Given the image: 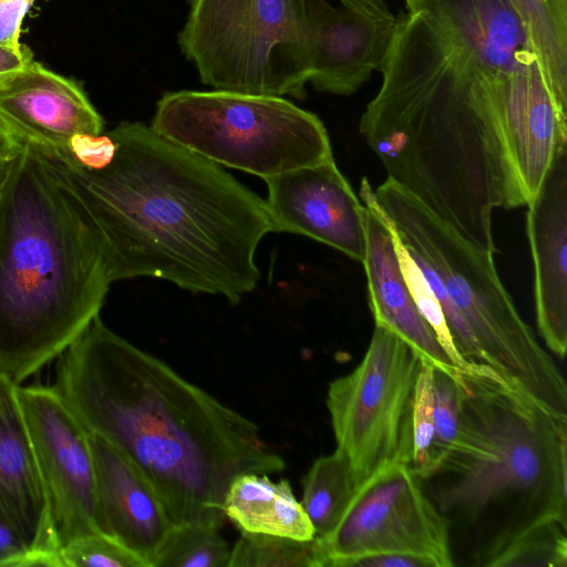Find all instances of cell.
<instances>
[{"label": "cell", "mask_w": 567, "mask_h": 567, "mask_svg": "<svg viewBox=\"0 0 567 567\" xmlns=\"http://www.w3.org/2000/svg\"><path fill=\"white\" fill-rule=\"evenodd\" d=\"M359 130L388 178L476 247L496 252L493 210L526 205L499 123L505 85L421 7L404 4Z\"/></svg>", "instance_id": "obj_2"}, {"label": "cell", "mask_w": 567, "mask_h": 567, "mask_svg": "<svg viewBox=\"0 0 567 567\" xmlns=\"http://www.w3.org/2000/svg\"><path fill=\"white\" fill-rule=\"evenodd\" d=\"M394 230V229H393ZM395 233V231H394ZM396 245L400 256V262L403 274L409 284L412 296L415 300L417 309L420 310L423 318L430 324L434 331L441 346L453 361V363L462 369L466 367V362L461 358L456 351L451 333L449 331L445 318L443 316L441 306L431 290L430 286L425 281L421 270L415 265L413 259L410 257L399 238L396 237Z\"/></svg>", "instance_id": "obj_28"}, {"label": "cell", "mask_w": 567, "mask_h": 567, "mask_svg": "<svg viewBox=\"0 0 567 567\" xmlns=\"http://www.w3.org/2000/svg\"><path fill=\"white\" fill-rule=\"evenodd\" d=\"M107 134L95 167L40 150L91 217L112 282L155 277L233 303L251 292L257 247L274 231L265 200L151 126L123 122Z\"/></svg>", "instance_id": "obj_1"}, {"label": "cell", "mask_w": 567, "mask_h": 567, "mask_svg": "<svg viewBox=\"0 0 567 567\" xmlns=\"http://www.w3.org/2000/svg\"><path fill=\"white\" fill-rule=\"evenodd\" d=\"M228 567H324L318 538L290 537L241 532L231 548Z\"/></svg>", "instance_id": "obj_23"}, {"label": "cell", "mask_w": 567, "mask_h": 567, "mask_svg": "<svg viewBox=\"0 0 567 567\" xmlns=\"http://www.w3.org/2000/svg\"><path fill=\"white\" fill-rule=\"evenodd\" d=\"M18 393L60 548L103 533L90 433L53 386L19 384Z\"/></svg>", "instance_id": "obj_11"}, {"label": "cell", "mask_w": 567, "mask_h": 567, "mask_svg": "<svg viewBox=\"0 0 567 567\" xmlns=\"http://www.w3.org/2000/svg\"><path fill=\"white\" fill-rule=\"evenodd\" d=\"M11 163H12V161L11 162H0V192L6 182Z\"/></svg>", "instance_id": "obj_34"}, {"label": "cell", "mask_w": 567, "mask_h": 567, "mask_svg": "<svg viewBox=\"0 0 567 567\" xmlns=\"http://www.w3.org/2000/svg\"><path fill=\"white\" fill-rule=\"evenodd\" d=\"M18 386L0 372V522L27 548L60 554Z\"/></svg>", "instance_id": "obj_16"}, {"label": "cell", "mask_w": 567, "mask_h": 567, "mask_svg": "<svg viewBox=\"0 0 567 567\" xmlns=\"http://www.w3.org/2000/svg\"><path fill=\"white\" fill-rule=\"evenodd\" d=\"M482 566L566 567V522L549 518L524 528L492 551Z\"/></svg>", "instance_id": "obj_22"}, {"label": "cell", "mask_w": 567, "mask_h": 567, "mask_svg": "<svg viewBox=\"0 0 567 567\" xmlns=\"http://www.w3.org/2000/svg\"><path fill=\"white\" fill-rule=\"evenodd\" d=\"M312 34L309 83L321 92H357L386 55L396 16L385 0H306Z\"/></svg>", "instance_id": "obj_12"}, {"label": "cell", "mask_w": 567, "mask_h": 567, "mask_svg": "<svg viewBox=\"0 0 567 567\" xmlns=\"http://www.w3.org/2000/svg\"><path fill=\"white\" fill-rule=\"evenodd\" d=\"M355 492L349 460L340 450L312 463L302 480L300 503L317 537H324L337 527Z\"/></svg>", "instance_id": "obj_20"}, {"label": "cell", "mask_w": 567, "mask_h": 567, "mask_svg": "<svg viewBox=\"0 0 567 567\" xmlns=\"http://www.w3.org/2000/svg\"><path fill=\"white\" fill-rule=\"evenodd\" d=\"M35 0H0V45L20 48L22 20Z\"/></svg>", "instance_id": "obj_29"}, {"label": "cell", "mask_w": 567, "mask_h": 567, "mask_svg": "<svg viewBox=\"0 0 567 567\" xmlns=\"http://www.w3.org/2000/svg\"><path fill=\"white\" fill-rule=\"evenodd\" d=\"M422 358L375 324L367 352L327 393L337 449L349 460L357 491L394 464L410 465L412 411Z\"/></svg>", "instance_id": "obj_9"}, {"label": "cell", "mask_w": 567, "mask_h": 567, "mask_svg": "<svg viewBox=\"0 0 567 567\" xmlns=\"http://www.w3.org/2000/svg\"><path fill=\"white\" fill-rule=\"evenodd\" d=\"M25 144L0 116V162L13 161L24 150Z\"/></svg>", "instance_id": "obj_33"}, {"label": "cell", "mask_w": 567, "mask_h": 567, "mask_svg": "<svg viewBox=\"0 0 567 567\" xmlns=\"http://www.w3.org/2000/svg\"><path fill=\"white\" fill-rule=\"evenodd\" d=\"M224 513L240 532L309 540L316 536L301 503L286 480L274 482L268 474L246 473L229 485Z\"/></svg>", "instance_id": "obj_19"}, {"label": "cell", "mask_w": 567, "mask_h": 567, "mask_svg": "<svg viewBox=\"0 0 567 567\" xmlns=\"http://www.w3.org/2000/svg\"><path fill=\"white\" fill-rule=\"evenodd\" d=\"M63 567H147L146 563L104 533L76 538L60 548Z\"/></svg>", "instance_id": "obj_27"}, {"label": "cell", "mask_w": 567, "mask_h": 567, "mask_svg": "<svg viewBox=\"0 0 567 567\" xmlns=\"http://www.w3.org/2000/svg\"><path fill=\"white\" fill-rule=\"evenodd\" d=\"M53 388L86 431L144 475L174 525L219 528L230 483L284 458L258 426L96 317L58 358Z\"/></svg>", "instance_id": "obj_3"}, {"label": "cell", "mask_w": 567, "mask_h": 567, "mask_svg": "<svg viewBox=\"0 0 567 567\" xmlns=\"http://www.w3.org/2000/svg\"><path fill=\"white\" fill-rule=\"evenodd\" d=\"M111 284L86 209L27 142L0 192V372L20 384L59 358L99 317Z\"/></svg>", "instance_id": "obj_4"}, {"label": "cell", "mask_w": 567, "mask_h": 567, "mask_svg": "<svg viewBox=\"0 0 567 567\" xmlns=\"http://www.w3.org/2000/svg\"><path fill=\"white\" fill-rule=\"evenodd\" d=\"M102 530L152 567L174 527L155 489L116 447L90 433Z\"/></svg>", "instance_id": "obj_18"}, {"label": "cell", "mask_w": 567, "mask_h": 567, "mask_svg": "<svg viewBox=\"0 0 567 567\" xmlns=\"http://www.w3.org/2000/svg\"><path fill=\"white\" fill-rule=\"evenodd\" d=\"M0 116L25 142L48 151L103 131L80 85L34 60L0 84Z\"/></svg>", "instance_id": "obj_15"}, {"label": "cell", "mask_w": 567, "mask_h": 567, "mask_svg": "<svg viewBox=\"0 0 567 567\" xmlns=\"http://www.w3.org/2000/svg\"><path fill=\"white\" fill-rule=\"evenodd\" d=\"M346 567H434V565L419 556L401 553H378L357 557Z\"/></svg>", "instance_id": "obj_30"}, {"label": "cell", "mask_w": 567, "mask_h": 567, "mask_svg": "<svg viewBox=\"0 0 567 567\" xmlns=\"http://www.w3.org/2000/svg\"><path fill=\"white\" fill-rule=\"evenodd\" d=\"M178 37L215 90L301 97L311 71L306 0H189Z\"/></svg>", "instance_id": "obj_8"}, {"label": "cell", "mask_w": 567, "mask_h": 567, "mask_svg": "<svg viewBox=\"0 0 567 567\" xmlns=\"http://www.w3.org/2000/svg\"><path fill=\"white\" fill-rule=\"evenodd\" d=\"M151 127L217 165L264 179L333 157L321 120L282 96L171 92L158 101Z\"/></svg>", "instance_id": "obj_7"}, {"label": "cell", "mask_w": 567, "mask_h": 567, "mask_svg": "<svg viewBox=\"0 0 567 567\" xmlns=\"http://www.w3.org/2000/svg\"><path fill=\"white\" fill-rule=\"evenodd\" d=\"M460 425L453 447L426 480L450 525L486 535L477 564L524 528L567 522V420L484 364L457 372Z\"/></svg>", "instance_id": "obj_5"}, {"label": "cell", "mask_w": 567, "mask_h": 567, "mask_svg": "<svg viewBox=\"0 0 567 567\" xmlns=\"http://www.w3.org/2000/svg\"><path fill=\"white\" fill-rule=\"evenodd\" d=\"M274 231L316 239L362 262L364 205L332 158L265 179Z\"/></svg>", "instance_id": "obj_13"}, {"label": "cell", "mask_w": 567, "mask_h": 567, "mask_svg": "<svg viewBox=\"0 0 567 567\" xmlns=\"http://www.w3.org/2000/svg\"><path fill=\"white\" fill-rule=\"evenodd\" d=\"M373 193L436 297L461 358L489 367L549 413L567 419L565 379L517 311L494 254L465 239L391 179Z\"/></svg>", "instance_id": "obj_6"}, {"label": "cell", "mask_w": 567, "mask_h": 567, "mask_svg": "<svg viewBox=\"0 0 567 567\" xmlns=\"http://www.w3.org/2000/svg\"><path fill=\"white\" fill-rule=\"evenodd\" d=\"M460 370V369H458ZM433 365L434 449L437 467L453 447L460 425V388L457 372ZM436 471V470H435Z\"/></svg>", "instance_id": "obj_26"}, {"label": "cell", "mask_w": 567, "mask_h": 567, "mask_svg": "<svg viewBox=\"0 0 567 567\" xmlns=\"http://www.w3.org/2000/svg\"><path fill=\"white\" fill-rule=\"evenodd\" d=\"M433 364L422 358L412 411V455L410 470L422 481L437 468L434 449Z\"/></svg>", "instance_id": "obj_25"}, {"label": "cell", "mask_w": 567, "mask_h": 567, "mask_svg": "<svg viewBox=\"0 0 567 567\" xmlns=\"http://www.w3.org/2000/svg\"><path fill=\"white\" fill-rule=\"evenodd\" d=\"M317 538L324 567H346L378 553L423 557L434 567L455 565L447 522L405 464L388 466L368 480L337 527Z\"/></svg>", "instance_id": "obj_10"}, {"label": "cell", "mask_w": 567, "mask_h": 567, "mask_svg": "<svg viewBox=\"0 0 567 567\" xmlns=\"http://www.w3.org/2000/svg\"><path fill=\"white\" fill-rule=\"evenodd\" d=\"M558 103L567 109V0H512Z\"/></svg>", "instance_id": "obj_21"}, {"label": "cell", "mask_w": 567, "mask_h": 567, "mask_svg": "<svg viewBox=\"0 0 567 567\" xmlns=\"http://www.w3.org/2000/svg\"><path fill=\"white\" fill-rule=\"evenodd\" d=\"M360 199L364 205L365 225L362 264L375 324L394 332L434 367L458 370L417 309L401 267L395 233L365 177L361 181Z\"/></svg>", "instance_id": "obj_17"}, {"label": "cell", "mask_w": 567, "mask_h": 567, "mask_svg": "<svg viewBox=\"0 0 567 567\" xmlns=\"http://www.w3.org/2000/svg\"><path fill=\"white\" fill-rule=\"evenodd\" d=\"M27 550L18 536L0 522V567H14Z\"/></svg>", "instance_id": "obj_32"}, {"label": "cell", "mask_w": 567, "mask_h": 567, "mask_svg": "<svg viewBox=\"0 0 567 567\" xmlns=\"http://www.w3.org/2000/svg\"><path fill=\"white\" fill-rule=\"evenodd\" d=\"M535 268L539 332L554 354L567 348V146L555 156L537 194L526 204Z\"/></svg>", "instance_id": "obj_14"}, {"label": "cell", "mask_w": 567, "mask_h": 567, "mask_svg": "<svg viewBox=\"0 0 567 567\" xmlns=\"http://www.w3.org/2000/svg\"><path fill=\"white\" fill-rule=\"evenodd\" d=\"M32 61L33 53L24 44L17 49L0 45V84Z\"/></svg>", "instance_id": "obj_31"}, {"label": "cell", "mask_w": 567, "mask_h": 567, "mask_svg": "<svg viewBox=\"0 0 567 567\" xmlns=\"http://www.w3.org/2000/svg\"><path fill=\"white\" fill-rule=\"evenodd\" d=\"M230 553L218 528L197 524L174 525L152 567H228Z\"/></svg>", "instance_id": "obj_24"}]
</instances>
